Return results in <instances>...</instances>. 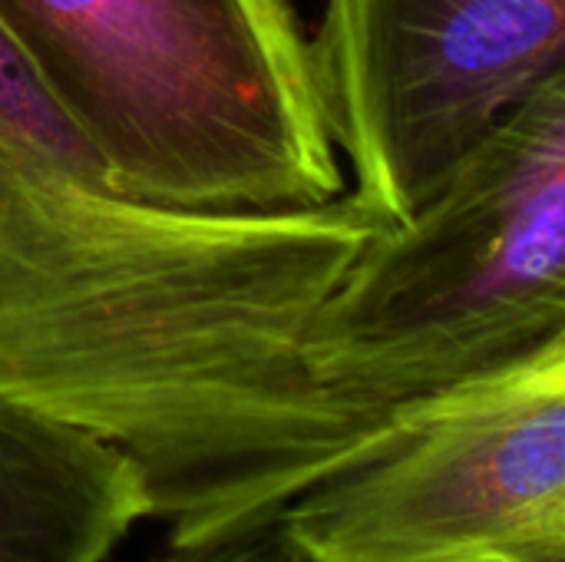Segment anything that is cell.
Listing matches in <instances>:
<instances>
[{"mask_svg": "<svg viewBox=\"0 0 565 562\" xmlns=\"http://www.w3.org/2000/svg\"><path fill=\"white\" fill-rule=\"evenodd\" d=\"M387 225L132 199L0 30V394L116 447L169 547L285 513L364 444L321 384L328 308Z\"/></svg>", "mask_w": 565, "mask_h": 562, "instance_id": "cell-1", "label": "cell"}, {"mask_svg": "<svg viewBox=\"0 0 565 562\" xmlns=\"http://www.w3.org/2000/svg\"><path fill=\"white\" fill-rule=\"evenodd\" d=\"M565 361V70L387 222L321 335L334 411L377 454L424 417Z\"/></svg>", "mask_w": 565, "mask_h": 562, "instance_id": "cell-2", "label": "cell"}, {"mask_svg": "<svg viewBox=\"0 0 565 562\" xmlns=\"http://www.w3.org/2000/svg\"><path fill=\"white\" fill-rule=\"evenodd\" d=\"M0 30L146 205L258 215L344 195L288 0H0Z\"/></svg>", "mask_w": 565, "mask_h": 562, "instance_id": "cell-3", "label": "cell"}, {"mask_svg": "<svg viewBox=\"0 0 565 562\" xmlns=\"http://www.w3.org/2000/svg\"><path fill=\"white\" fill-rule=\"evenodd\" d=\"M311 63L354 195L404 222L563 73L565 0H324Z\"/></svg>", "mask_w": 565, "mask_h": 562, "instance_id": "cell-4", "label": "cell"}, {"mask_svg": "<svg viewBox=\"0 0 565 562\" xmlns=\"http://www.w3.org/2000/svg\"><path fill=\"white\" fill-rule=\"evenodd\" d=\"M285 517L305 562H565V364L424 417Z\"/></svg>", "mask_w": 565, "mask_h": 562, "instance_id": "cell-5", "label": "cell"}, {"mask_svg": "<svg viewBox=\"0 0 565 562\" xmlns=\"http://www.w3.org/2000/svg\"><path fill=\"white\" fill-rule=\"evenodd\" d=\"M149 517L116 447L0 394V562H103Z\"/></svg>", "mask_w": 565, "mask_h": 562, "instance_id": "cell-6", "label": "cell"}, {"mask_svg": "<svg viewBox=\"0 0 565 562\" xmlns=\"http://www.w3.org/2000/svg\"><path fill=\"white\" fill-rule=\"evenodd\" d=\"M152 562H305V556L288 530V517L275 513L222 537L169 547L166 556Z\"/></svg>", "mask_w": 565, "mask_h": 562, "instance_id": "cell-7", "label": "cell"}, {"mask_svg": "<svg viewBox=\"0 0 565 562\" xmlns=\"http://www.w3.org/2000/svg\"><path fill=\"white\" fill-rule=\"evenodd\" d=\"M563 364H565V361H563Z\"/></svg>", "mask_w": 565, "mask_h": 562, "instance_id": "cell-8", "label": "cell"}]
</instances>
